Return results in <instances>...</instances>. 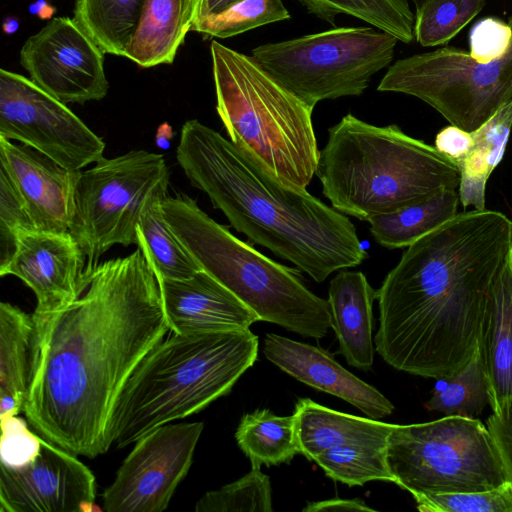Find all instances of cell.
Returning <instances> with one entry per match:
<instances>
[{"mask_svg": "<svg viewBox=\"0 0 512 512\" xmlns=\"http://www.w3.org/2000/svg\"><path fill=\"white\" fill-rule=\"evenodd\" d=\"M35 321L38 358L24 408L28 423L74 455L106 453L118 397L170 331L158 276L140 248L88 264L78 296Z\"/></svg>", "mask_w": 512, "mask_h": 512, "instance_id": "1", "label": "cell"}, {"mask_svg": "<svg viewBox=\"0 0 512 512\" xmlns=\"http://www.w3.org/2000/svg\"><path fill=\"white\" fill-rule=\"evenodd\" d=\"M511 259L512 220L493 210L459 213L415 241L376 290V352L411 375L455 374L479 347Z\"/></svg>", "mask_w": 512, "mask_h": 512, "instance_id": "2", "label": "cell"}, {"mask_svg": "<svg viewBox=\"0 0 512 512\" xmlns=\"http://www.w3.org/2000/svg\"><path fill=\"white\" fill-rule=\"evenodd\" d=\"M176 159L230 225L321 283L368 254L349 218L277 178L253 155L197 119L186 121Z\"/></svg>", "mask_w": 512, "mask_h": 512, "instance_id": "3", "label": "cell"}, {"mask_svg": "<svg viewBox=\"0 0 512 512\" xmlns=\"http://www.w3.org/2000/svg\"><path fill=\"white\" fill-rule=\"evenodd\" d=\"M315 174L339 212L368 221L459 188L460 171L448 157L391 124L345 115L328 129Z\"/></svg>", "mask_w": 512, "mask_h": 512, "instance_id": "4", "label": "cell"}, {"mask_svg": "<svg viewBox=\"0 0 512 512\" xmlns=\"http://www.w3.org/2000/svg\"><path fill=\"white\" fill-rule=\"evenodd\" d=\"M258 337L250 330L173 333L158 343L126 382L109 424L122 448L159 426L206 408L230 393L255 363Z\"/></svg>", "mask_w": 512, "mask_h": 512, "instance_id": "5", "label": "cell"}, {"mask_svg": "<svg viewBox=\"0 0 512 512\" xmlns=\"http://www.w3.org/2000/svg\"><path fill=\"white\" fill-rule=\"evenodd\" d=\"M210 53L216 110L229 139L282 182L306 189L320 157L312 124L314 107L251 56L216 40Z\"/></svg>", "mask_w": 512, "mask_h": 512, "instance_id": "6", "label": "cell"}, {"mask_svg": "<svg viewBox=\"0 0 512 512\" xmlns=\"http://www.w3.org/2000/svg\"><path fill=\"white\" fill-rule=\"evenodd\" d=\"M171 230L209 273L259 318L303 337L321 339L331 328L328 300L311 292L301 274L260 253L217 223L187 195L161 202Z\"/></svg>", "mask_w": 512, "mask_h": 512, "instance_id": "7", "label": "cell"}, {"mask_svg": "<svg viewBox=\"0 0 512 512\" xmlns=\"http://www.w3.org/2000/svg\"><path fill=\"white\" fill-rule=\"evenodd\" d=\"M387 459L394 483L411 495L483 491L508 480L493 437L478 418L395 424Z\"/></svg>", "mask_w": 512, "mask_h": 512, "instance_id": "8", "label": "cell"}, {"mask_svg": "<svg viewBox=\"0 0 512 512\" xmlns=\"http://www.w3.org/2000/svg\"><path fill=\"white\" fill-rule=\"evenodd\" d=\"M398 39L371 27H342L267 43L254 61L308 105L359 96L393 60Z\"/></svg>", "mask_w": 512, "mask_h": 512, "instance_id": "9", "label": "cell"}, {"mask_svg": "<svg viewBox=\"0 0 512 512\" xmlns=\"http://www.w3.org/2000/svg\"><path fill=\"white\" fill-rule=\"evenodd\" d=\"M169 169L161 154L132 150L103 158L80 171L69 232L89 264L116 244L137 245V226L145 207L166 197Z\"/></svg>", "mask_w": 512, "mask_h": 512, "instance_id": "10", "label": "cell"}, {"mask_svg": "<svg viewBox=\"0 0 512 512\" xmlns=\"http://www.w3.org/2000/svg\"><path fill=\"white\" fill-rule=\"evenodd\" d=\"M508 23L512 28V16ZM377 89L414 96L472 132L512 99V38L506 53L488 63L453 47L400 59Z\"/></svg>", "mask_w": 512, "mask_h": 512, "instance_id": "11", "label": "cell"}, {"mask_svg": "<svg viewBox=\"0 0 512 512\" xmlns=\"http://www.w3.org/2000/svg\"><path fill=\"white\" fill-rule=\"evenodd\" d=\"M0 137L30 146L71 171L104 158L105 142L30 78L0 70Z\"/></svg>", "mask_w": 512, "mask_h": 512, "instance_id": "12", "label": "cell"}, {"mask_svg": "<svg viewBox=\"0 0 512 512\" xmlns=\"http://www.w3.org/2000/svg\"><path fill=\"white\" fill-rule=\"evenodd\" d=\"M204 425L168 423L137 442L103 493L107 512H162L187 475Z\"/></svg>", "mask_w": 512, "mask_h": 512, "instance_id": "13", "label": "cell"}, {"mask_svg": "<svg viewBox=\"0 0 512 512\" xmlns=\"http://www.w3.org/2000/svg\"><path fill=\"white\" fill-rule=\"evenodd\" d=\"M30 79L61 102L101 100L109 84L104 52L69 17H54L30 36L20 50Z\"/></svg>", "mask_w": 512, "mask_h": 512, "instance_id": "14", "label": "cell"}, {"mask_svg": "<svg viewBox=\"0 0 512 512\" xmlns=\"http://www.w3.org/2000/svg\"><path fill=\"white\" fill-rule=\"evenodd\" d=\"M96 480L74 454L41 438L39 453L18 468L0 464V512H87Z\"/></svg>", "mask_w": 512, "mask_h": 512, "instance_id": "15", "label": "cell"}, {"mask_svg": "<svg viewBox=\"0 0 512 512\" xmlns=\"http://www.w3.org/2000/svg\"><path fill=\"white\" fill-rule=\"evenodd\" d=\"M85 259L69 231L32 229L19 234L15 252L0 270V276H16L32 290L37 300L33 315L43 319L78 296L86 270Z\"/></svg>", "mask_w": 512, "mask_h": 512, "instance_id": "16", "label": "cell"}, {"mask_svg": "<svg viewBox=\"0 0 512 512\" xmlns=\"http://www.w3.org/2000/svg\"><path fill=\"white\" fill-rule=\"evenodd\" d=\"M0 167L23 199L36 229L69 231L80 171H71L38 150L3 137Z\"/></svg>", "mask_w": 512, "mask_h": 512, "instance_id": "17", "label": "cell"}, {"mask_svg": "<svg viewBox=\"0 0 512 512\" xmlns=\"http://www.w3.org/2000/svg\"><path fill=\"white\" fill-rule=\"evenodd\" d=\"M263 353L296 380L350 403L369 418L380 420L394 411V405L378 389L341 366L327 350L269 333Z\"/></svg>", "mask_w": 512, "mask_h": 512, "instance_id": "18", "label": "cell"}, {"mask_svg": "<svg viewBox=\"0 0 512 512\" xmlns=\"http://www.w3.org/2000/svg\"><path fill=\"white\" fill-rule=\"evenodd\" d=\"M170 331L178 334L245 330L258 316L204 270L183 280H160Z\"/></svg>", "mask_w": 512, "mask_h": 512, "instance_id": "19", "label": "cell"}, {"mask_svg": "<svg viewBox=\"0 0 512 512\" xmlns=\"http://www.w3.org/2000/svg\"><path fill=\"white\" fill-rule=\"evenodd\" d=\"M374 290L360 271L342 269L331 281L328 302L331 328L338 340V352L347 363L368 371L374 362Z\"/></svg>", "mask_w": 512, "mask_h": 512, "instance_id": "20", "label": "cell"}, {"mask_svg": "<svg viewBox=\"0 0 512 512\" xmlns=\"http://www.w3.org/2000/svg\"><path fill=\"white\" fill-rule=\"evenodd\" d=\"M38 358V327L33 314L0 303V418L24 411Z\"/></svg>", "mask_w": 512, "mask_h": 512, "instance_id": "21", "label": "cell"}, {"mask_svg": "<svg viewBox=\"0 0 512 512\" xmlns=\"http://www.w3.org/2000/svg\"><path fill=\"white\" fill-rule=\"evenodd\" d=\"M293 414L300 454L311 461L331 448L387 442L395 425L339 412L310 398L298 399Z\"/></svg>", "mask_w": 512, "mask_h": 512, "instance_id": "22", "label": "cell"}, {"mask_svg": "<svg viewBox=\"0 0 512 512\" xmlns=\"http://www.w3.org/2000/svg\"><path fill=\"white\" fill-rule=\"evenodd\" d=\"M195 0H144L125 57L143 68L172 64L194 20Z\"/></svg>", "mask_w": 512, "mask_h": 512, "instance_id": "23", "label": "cell"}, {"mask_svg": "<svg viewBox=\"0 0 512 512\" xmlns=\"http://www.w3.org/2000/svg\"><path fill=\"white\" fill-rule=\"evenodd\" d=\"M492 412L512 400V259L496 283L479 343Z\"/></svg>", "mask_w": 512, "mask_h": 512, "instance_id": "24", "label": "cell"}, {"mask_svg": "<svg viewBox=\"0 0 512 512\" xmlns=\"http://www.w3.org/2000/svg\"><path fill=\"white\" fill-rule=\"evenodd\" d=\"M511 129L512 99L471 132L473 145L468 154L456 163L460 171L458 192L464 208L485 209L486 184L504 156Z\"/></svg>", "mask_w": 512, "mask_h": 512, "instance_id": "25", "label": "cell"}, {"mask_svg": "<svg viewBox=\"0 0 512 512\" xmlns=\"http://www.w3.org/2000/svg\"><path fill=\"white\" fill-rule=\"evenodd\" d=\"M460 202L456 189H444L416 204L368 220L376 242L388 249L404 248L455 217Z\"/></svg>", "mask_w": 512, "mask_h": 512, "instance_id": "26", "label": "cell"}, {"mask_svg": "<svg viewBox=\"0 0 512 512\" xmlns=\"http://www.w3.org/2000/svg\"><path fill=\"white\" fill-rule=\"evenodd\" d=\"M235 439L252 468L290 463L300 454L295 416H279L269 409H257L242 416Z\"/></svg>", "mask_w": 512, "mask_h": 512, "instance_id": "27", "label": "cell"}, {"mask_svg": "<svg viewBox=\"0 0 512 512\" xmlns=\"http://www.w3.org/2000/svg\"><path fill=\"white\" fill-rule=\"evenodd\" d=\"M164 198L153 199L143 210L136 231L137 246L160 280L188 279L201 267L167 223L161 206Z\"/></svg>", "mask_w": 512, "mask_h": 512, "instance_id": "28", "label": "cell"}, {"mask_svg": "<svg viewBox=\"0 0 512 512\" xmlns=\"http://www.w3.org/2000/svg\"><path fill=\"white\" fill-rule=\"evenodd\" d=\"M144 0H76L75 22L104 53L125 57Z\"/></svg>", "mask_w": 512, "mask_h": 512, "instance_id": "29", "label": "cell"}, {"mask_svg": "<svg viewBox=\"0 0 512 512\" xmlns=\"http://www.w3.org/2000/svg\"><path fill=\"white\" fill-rule=\"evenodd\" d=\"M311 14L335 25L345 14L385 31L404 43L415 38V16L408 0H298Z\"/></svg>", "mask_w": 512, "mask_h": 512, "instance_id": "30", "label": "cell"}, {"mask_svg": "<svg viewBox=\"0 0 512 512\" xmlns=\"http://www.w3.org/2000/svg\"><path fill=\"white\" fill-rule=\"evenodd\" d=\"M489 404V384L479 346L465 366L438 379L425 407L445 416L476 418Z\"/></svg>", "mask_w": 512, "mask_h": 512, "instance_id": "31", "label": "cell"}, {"mask_svg": "<svg viewBox=\"0 0 512 512\" xmlns=\"http://www.w3.org/2000/svg\"><path fill=\"white\" fill-rule=\"evenodd\" d=\"M387 442L331 448L317 455L313 461L326 476L350 487L371 481L394 483L387 459Z\"/></svg>", "mask_w": 512, "mask_h": 512, "instance_id": "32", "label": "cell"}, {"mask_svg": "<svg viewBox=\"0 0 512 512\" xmlns=\"http://www.w3.org/2000/svg\"><path fill=\"white\" fill-rule=\"evenodd\" d=\"M486 0H427L416 10L414 36L424 47L450 41L483 8Z\"/></svg>", "mask_w": 512, "mask_h": 512, "instance_id": "33", "label": "cell"}, {"mask_svg": "<svg viewBox=\"0 0 512 512\" xmlns=\"http://www.w3.org/2000/svg\"><path fill=\"white\" fill-rule=\"evenodd\" d=\"M289 18L282 0H241L218 14L194 21L191 30L205 37L228 38Z\"/></svg>", "mask_w": 512, "mask_h": 512, "instance_id": "34", "label": "cell"}, {"mask_svg": "<svg viewBox=\"0 0 512 512\" xmlns=\"http://www.w3.org/2000/svg\"><path fill=\"white\" fill-rule=\"evenodd\" d=\"M196 512H272L271 483L260 468H251L238 480L205 493Z\"/></svg>", "mask_w": 512, "mask_h": 512, "instance_id": "35", "label": "cell"}, {"mask_svg": "<svg viewBox=\"0 0 512 512\" xmlns=\"http://www.w3.org/2000/svg\"><path fill=\"white\" fill-rule=\"evenodd\" d=\"M412 496L422 512H512V480L483 491Z\"/></svg>", "mask_w": 512, "mask_h": 512, "instance_id": "36", "label": "cell"}, {"mask_svg": "<svg viewBox=\"0 0 512 512\" xmlns=\"http://www.w3.org/2000/svg\"><path fill=\"white\" fill-rule=\"evenodd\" d=\"M32 229L36 228L23 199L0 167V270L11 260L19 234Z\"/></svg>", "mask_w": 512, "mask_h": 512, "instance_id": "37", "label": "cell"}, {"mask_svg": "<svg viewBox=\"0 0 512 512\" xmlns=\"http://www.w3.org/2000/svg\"><path fill=\"white\" fill-rule=\"evenodd\" d=\"M1 430L0 464L18 468L35 459L41 438L28 429L25 421L16 416L2 417Z\"/></svg>", "mask_w": 512, "mask_h": 512, "instance_id": "38", "label": "cell"}, {"mask_svg": "<svg viewBox=\"0 0 512 512\" xmlns=\"http://www.w3.org/2000/svg\"><path fill=\"white\" fill-rule=\"evenodd\" d=\"M512 28L509 23L488 17L477 22L469 35V54L481 63L503 56L510 46Z\"/></svg>", "mask_w": 512, "mask_h": 512, "instance_id": "39", "label": "cell"}, {"mask_svg": "<svg viewBox=\"0 0 512 512\" xmlns=\"http://www.w3.org/2000/svg\"><path fill=\"white\" fill-rule=\"evenodd\" d=\"M486 426L501 456L507 479L512 480V400L493 412Z\"/></svg>", "mask_w": 512, "mask_h": 512, "instance_id": "40", "label": "cell"}, {"mask_svg": "<svg viewBox=\"0 0 512 512\" xmlns=\"http://www.w3.org/2000/svg\"><path fill=\"white\" fill-rule=\"evenodd\" d=\"M472 145V133L454 125L441 129L435 138V148L455 164L468 154Z\"/></svg>", "mask_w": 512, "mask_h": 512, "instance_id": "41", "label": "cell"}, {"mask_svg": "<svg viewBox=\"0 0 512 512\" xmlns=\"http://www.w3.org/2000/svg\"><path fill=\"white\" fill-rule=\"evenodd\" d=\"M303 512H333V511H376L359 498L342 499L334 498L318 502H309Z\"/></svg>", "mask_w": 512, "mask_h": 512, "instance_id": "42", "label": "cell"}, {"mask_svg": "<svg viewBox=\"0 0 512 512\" xmlns=\"http://www.w3.org/2000/svg\"><path fill=\"white\" fill-rule=\"evenodd\" d=\"M241 0H195L194 21L218 14Z\"/></svg>", "mask_w": 512, "mask_h": 512, "instance_id": "43", "label": "cell"}, {"mask_svg": "<svg viewBox=\"0 0 512 512\" xmlns=\"http://www.w3.org/2000/svg\"><path fill=\"white\" fill-rule=\"evenodd\" d=\"M29 12L41 19H49L54 15L55 7L46 0H37L35 3L29 5Z\"/></svg>", "mask_w": 512, "mask_h": 512, "instance_id": "44", "label": "cell"}, {"mask_svg": "<svg viewBox=\"0 0 512 512\" xmlns=\"http://www.w3.org/2000/svg\"><path fill=\"white\" fill-rule=\"evenodd\" d=\"M19 28V21L15 17H7L3 21V30L6 34H13Z\"/></svg>", "mask_w": 512, "mask_h": 512, "instance_id": "45", "label": "cell"}, {"mask_svg": "<svg viewBox=\"0 0 512 512\" xmlns=\"http://www.w3.org/2000/svg\"><path fill=\"white\" fill-rule=\"evenodd\" d=\"M416 10L419 9L427 0H412Z\"/></svg>", "mask_w": 512, "mask_h": 512, "instance_id": "46", "label": "cell"}]
</instances>
